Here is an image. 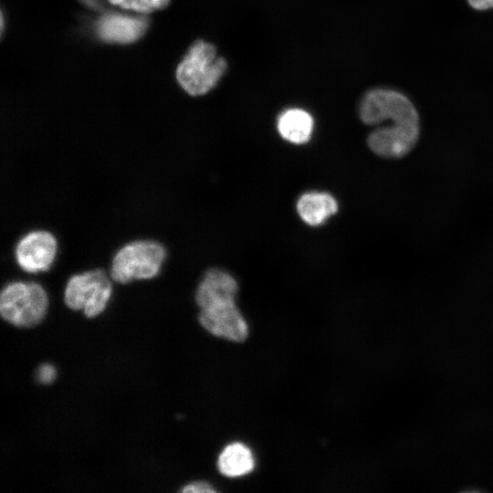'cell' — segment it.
Segmentation results:
<instances>
[{
    "instance_id": "4",
    "label": "cell",
    "mask_w": 493,
    "mask_h": 493,
    "mask_svg": "<svg viewBox=\"0 0 493 493\" xmlns=\"http://www.w3.org/2000/svg\"><path fill=\"white\" fill-rule=\"evenodd\" d=\"M47 295L36 282L14 281L1 291L0 313L4 320L17 327H33L44 318Z\"/></svg>"
},
{
    "instance_id": "5",
    "label": "cell",
    "mask_w": 493,
    "mask_h": 493,
    "mask_svg": "<svg viewBox=\"0 0 493 493\" xmlns=\"http://www.w3.org/2000/svg\"><path fill=\"white\" fill-rule=\"evenodd\" d=\"M359 116L364 124L372 126L420 125L414 103L402 92L391 89L378 88L367 92L360 103Z\"/></svg>"
},
{
    "instance_id": "1",
    "label": "cell",
    "mask_w": 493,
    "mask_h": 493,
    "mask_svg": "<svg viewBox=\"0 0 493 493\" xmlns=\"http://www.w3.org/2000/svg\"><path fill=\"white\" fill-rule=\"evenodd\" d=\"M237 288L232 275L219 268H210L198 284L195 300L200 308L199 322L206 330L241 342L246 339L248 328L236 306Z\"/></svg>"
},
{
    "instance_id": "15",
    "label": "cell",
    "mask_w": 493,
    "mask_h": 493,
    "mask_svg": "<svg viewBox=\"0 0 493 493\" xmlns=\"http://www.w3.org/2000/svg\"><path fill=\"white\" fill-rule=\"evenodd\" d=\"M182 492H193V493H199V492H215V489L213 488V487L204 481H197L191 484L186 485L184 488L181 489Z\"/></svg>"
},
{
    "instance_id": "2",
    "label": "cell",
    "mask_w": 493,
    "mask_h": 493,
    "mask_svg": "<svg viewBox=\"0 0 493 493\" xmlns=\"http://www.w3.org/2000/svg\"><path fill=\"white\" fill-rule=\"evenodd\" d=\"M226 68V59L217 56L214 45L198 40L179 64L176 78L187 93L199 96L210 91L219 82Z\"/></svg>"
},
{
    "instance_id": "9",
    "label": "cell",
    "mask_w": 493,
    "mask_h": 493,
    "mask_svg": "<svg viewBox=\"0 0 493 493\" xmlns=\"http://www.w3.org/2000/svg\"><path fill=\"white\" fill-rule=\"evenodd\" d=\"M147 26L143 17L108 14L99 20L97 33L104 41L125 44L139 39Z\"/></svg>"
},
{
    "instance_id": "13",
    "label": "cell",
    "mask_w": 493,
    "mask_h": 493,
    "mask_svg": "<svg viewBox=\"0 0 493 493\" xmlns=\"http://www.w3.org/2000/svg\"><path fill=\"white\" fill-rule=\"evenodd\" d=\"M111 4L125 9L149 13L165 7L170 0H109Z\"/></svg>"
},
{
    "instance_id": "8",
    "label": "cell",
    "mask_w": 493,
    "mask_h": 493,
    "mask_svg": "<svg viewBox=\"0 0 493 493\" xmlns=\"http://www.w3.org/2000/svg\"><path fill=\"white\" fill-rule=\"evenodd\" d=\"M57 251L58 242L50 232L34 230L18 240L15 247V257L24 271L44 272L50 268Z\"/></svg>"
},
{
    "instance_id": "3",
    "label": "cell",
    "mask_w": 493,
    "mask_h": 493,
    "mask_svg": "<svg viewBox=\"0 0 493 493\" xmlns=\"http://www.w3.org/2000/svg\"><path fill=\"white\" fill-rule=\"evenodd\" d=\"M166 257L164 246L154 240H135L121 246L113 256L110 277L126 284L135 279L156 277Z\"/></svg>"
},
{
    "instance_id": "7",
    "label": "cell",
    "mask_w": 493,
    "mask_h": 493,
    "mask_svg": "<svg viewBox=\"0 0 493 493\" xmlns=\"http://www.w3.org/2000/svg\"><path fill=\"white\" fill-rule=\"evenodd\" d=\"M420 131L421 126L382 125L369 133L367 145L379 157L402 159L416 146Z\"/></svg>"
},
{
    "instance_id": "16",
    "label": "cell",
    "mask_w": 493,
    "mask_h": 493,
    "mask_svg": "<svg viewBox=\"0 0 493 493\" xmlns=\"http://www.w3.org/2000/svg\"><path fill=\"white\" fill-rule=\"evenodd\" d=\"M467 2L477 10H488L493 8V0H467Z\"/></svg>"
},
{
    "instance_id": "12",
    "label": "cell",
    "mask_w": 493,
    "mask_h": 493,
    "mask_svg": "<svg viewBox=\"0 0 493 493\" xmlns=\"http://www.w3.org/2000/svg\"><path fill=\"white\" fill-rule=\"evenodd\" d=\"M219 471L229 477L244 476L255 466L250 449L242 443H232L221 452L218 462Z\"/></svg>"
},
{
    "instance_id": "6",
    "label": "cell",
    "mask_w": 493,
    "mask_h": 493,
    "mask_svg": "<svg viewBox=\"0 0 493 493\" xmlns=\"http://www.w3.org/2000/svg\"><path fill=\"white\" fill-rule=\"evenodd\" d=\"M111 289L106 273L96 268L71 276L65 288L64 300L69 309H82L85 316L92 318L104 310Z\"/></svg>"
},
{
    "instance_id": "10",
    "label": "cell",
    "mask_w": 493,
    "mask_h": 493,
    "mask_svg": "<svg viewBox=\"0 0 493 493\" xmlns=\"http://www.w3.org/2000/svg\"><path fill=\"white\" fill-rule=\"evenodd\" d=\"M337 210V201L328 193L309 192L302 194L297 202L299 215L312 226L321 225Z\"/></svg>"
},
{
    "instance_id": "14",
    "label": "cell",
    "mask_w": 493,
    "mask_h": 493,
    "mask_svg": "<svg viewBox=\"0 0 493 493\" xmlns=\"http://www.w3.org/2000/svg\"><path fill=\"white\" fill-rule=\"evenodd\" d=\"M56 377L55 368L48 363L42 364L37 372V381L44 384H48L53 382Z\"/></svg>"
},
{
    "instance_id": "11",
    "label": "cell",
    "mask_w": 493,
    "mask_h": 493,
    "mask_svg": "<svg viewBox=\"0 0 493 493\" xmlns=\"http://www.w3.org/2000/svg\"><path fill=\"white\" fill-rule=\"evenodd\" d=\"M314 121L312 116L299 108L283 111L278 119V131L280 136L295 144L307 142L311 137Z\"/></svg>"
}]
</instances>
